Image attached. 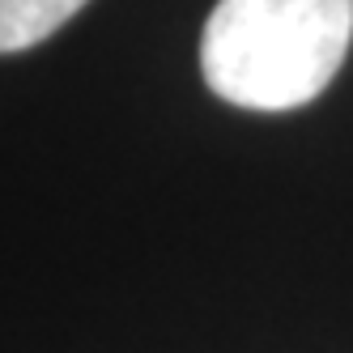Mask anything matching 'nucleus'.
<instances>
[{
  "label": "nucleus",
  "mask_w": 353,
  "mask_h": 353,
  "mask_svg": "<svg viewBox=\"0 0 353 353\" xmlns=\"http://www.w3.org/2000/svg\"><path fill=\"white\" fill-rule=\"evenodd\" d=\"M353 39V0H217L200 72L247 111H294L327 90Z\"/></svg>",
  "instance_id": "1"
},
{
  "label": "nucleus",
  "mask_w": 353,
  "mask_h": 353,
  "mask_svg": "<svg viewBox=\"0 0 353 353\" xmlns=\"http://www.w3.org/2000/svg\"><path fill=\"white\" fill-rule=\"evenodd\" d=\"M85 0H0V56L56 34Z\"/></svg>",
  "instance_id": "2"
}]
</instances>
